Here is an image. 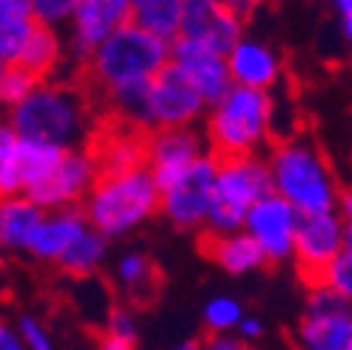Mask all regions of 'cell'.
<instances>
[{
    "instance_id": "13",
    "label": "cell",
    "mask_w": 352,
    "mask_h": 350,
    "mask_svg": "<svg viewBox=\"0 0 352 350\" xmlns=\"http://www.w3.org/2000/svg\"><path fill=\"white\" fill-rule=\"evenodd\" d=\"M299 218L302 213L288 199H283L280 194H269L254 202V207L246 213L243 230L266 252L269 264H283V260L294 258Z\"/></svg>"
},
{
    "instance_id": "17",
    "label": "cell",
    "mask_w": 352,
    "mask_h": 350,
    "mask_svg": "<svg viewBox=\"0 0 352 350\" xmlns=\"http://www.w3.org/2000/svg\"><path fill=\"white\" fill-rule=\"evenodd\" d=\"M90 149L98 160L101 174H123L146 168L148 163V132L138 126H129L118 121L115 126H107L93 135Z\"/></svg>"
},
{
    "instance_id": "14",
    "label": "cell",
    "mask_w": 352,
    "mask_h": 350,
    "mask_svg": "<svg viewBox=\"0 0 352 350\" xmlns=\"http://www.w3.org/2000/svg\"><path fill=\"white\" fill-rule=\"evenodd\" d=\"M207 152H210L207 135L199 132L196 126L157 129V132H148V163L146 165L162 191L176 177H182V174Z\"/></svg>"
},
{
    "instance_id": "23",
    "label": "cell",
    "mask_w": 352,
    "mask_h": 350,
    "mask_svg": "<svg viewBox=\"0 0 352 350\" xmlns=\"http://www.w3.org/2000/svg\"><path fill=\"white\" fill-rule=\"evenodd\" d=\"M115 283L131 305H146L160 291V272L143 252H123L115 260Z\"/></svg>"
},
{
    "instance_id": "34",
    "label": "cell",
    "mask_w": 352,
    "mask_h": 350,
    "mask_svg": "<svg viewBox=\"0 0 352 350\" xmlns=\"http://www.w3.org/2000/svg\"><path fill=\"white\" fill-rule=\"evenodd\" d=\"M338 213H341V222H344V249L352 252V188L341 194Z\"/></svg>"
},
{
    "instance_id": "24",
    "label": "cell",
    "mask_w": 352,
    "mask_h": 350,
    "mask_svg": "<svg viewBox=\"0 0 352 350\" xmlns=\"http://www.w3.org/2000/svg\"><path fill=\"white\" fill-rule=\"evenodd\" d=\"M65 152L67 149H59V146L45 143V141L20 138L17 141V152H14V183H17V191L25 194L39 180H45L48 174L59 165Z\"/></svg>"
},
{
    "instance_id": "36",
    "label": "cell",
    "mask_w": 352,
    "mask_h": 350,
    "mask_svg": "<svg viewBox=\"0 0 352 350\" xmlns=\"http://www.w3.org/2000/svg\"><path fill=\"white\" fill-rule=\"evenodd\" d=\"M221 3L238 17V20H249V17H254L257 14V9L263 6V3H266V0H221Z\"/></svg>"
},
{
    "instance_id": "27",
    "label": "cell",
    "mask_w": 352,
    "mask_h": 350,
    "mask_svg": "<svg viewBox=\"0 0 352 350\" xmlns=\"http://www.w3.org/2000/svg\"><path fill=\"white\" fill-rule=\"evenodd\" d=\"M107 255H109V238L96 227H87V233L65 252V258L56 267L73 278H90L104 267Z\"/></svg>"
},
{
    "instance_id": "28",
    "label": "cell",
    "mask_w": 352,
    "mask_h": 350,
    "mask_svg": "<svg viewBox=\"0 0 352 350\" xmlns=\"http://www.w3.org/2000/svg\"><path fill=\"white\" fill-rule=\"evenodd\" d=\"M201 317H204V325H207L210 333H232V331H238V325L246 317V311H243V305L235 297L218 294V297L207 300Z\"/></svg>"
},
{
    "instance_id": "38",
    "label": "cell",
    "mask_w": 352,
    "mask_h": 350,
    "mask_svg": "<svg viewBox=\"0 0 352 350\" xmlns=\"http://www.w3.org/2000/svg\"><path fill=\"white\" fill-rule=\"evenodd\" d=\"M263 331H266V328H263V322H260L257 317H252V314H246V317L241 320V325H238V336H241L246 344L254 342V339H260Z\"/></svg>"
},
{
    "instance_id": "5",
    "label": "cell",
    "mask_w": 352,
    "mask_h": 350,
    "mask_svg": "<svg viewBox=\"0 0 352 350\" xmlns=\"http://www.w3.org/2000/svg\"><path fill=\"white\" fill-rule=\"evenodd\" d=\"M160 199L162 191L146 165L123 174H101L81 210L90 227L115 241L154 218L160 213Z\"/></svg>"
},
{
    "instance_id": "16",
    "label": "cell",
    "mask_w": 352,
    "mask_h": 350,
    "mask_svg": "<svg viewBox=\"0 0 352 350\" xmlns=\"http://www.w3.org/2000/svg\"><path fill=\"white\" fill-rule=\"evenodd\" d=\"M179 37L230 54L232 45L243 37V20H238L221 0H185Z\"/></svg>"
},
{
    "instance_id": "44",
    "label": "cell",
    "mask_w": 352,
    "mask_h": 350,
    "mask_svg": "<svg viewBox=\"0 0 352 350\" xmlns=\"http://www.w3.org/2000/svg\"><path fill=\"white\" fill-rule=\"evenodd\" d=\"M6 252H9V249H6L3 244H0V264H3V255H6Z\"/></svg>"
},
{
    "instance_id": "15",
    "label": "cell",
    "mask_w": 352,
    "mask_h": 350,
    "mask_svg": "<svg viewBox=\"0 0 352 350\" xmlns=\"http://www.w3.org/2000/svg\"><path fill=\"white\" fill-rule=\"evenodd\" d=\"M170 65L207 99V104H215L235 84L227 54L185 37H176L170 42Z\"/></svg>"
},
{
    "instance_id": "12",
    "label": "cell",
    "mask_w": 352,
    "mask_h": 350,
    "mask_svg": "<svg viewBox=\"0 0 352 350\" xmlns=\"http://www.w3.org/2000/svg\"><path fill=\"white\" fill-rule=\"evenodd\" d=\"M344 252V222L338 210L307 213L299 218L294 260L307 289L316 286L324 269Z\"/></svg>"
},
{
    "instance_id": "37",
    "label": "cell",
    "mask_w": 352,
    "mask_h": 350,
    "mask_svg": "<svg viewBox=\"0 0 352 350\" xmlns=\"http://www.w3.org/2000/svg\"><path fill=\"white\" fill-rule=\"evenodd\" d=\"M0 350H28L23 336H20V331L6 325L3 320H0Z\"/></svg>"
},
{
    "instance_id": "7",
    "label": "cell",
    "mask_w": 352,
    "mask_h": 350,
    "mask_svg": "<svg viewBox=\"0 0 352 350\" xmlns=\"http://www.w3.org/2000/svg\"><path fill=\"white\" fill-rule=\"evenodd\" d=\"M207 99L173 65H168L148 84L140 129L143 132H157V129L196 126L207 118Z\"/></svg>"
},
{
    "instance_id": "9",
    "label": "cell",
    "mask_w": 352,
    "mask_h": 350,
    "mask_svg": "<svg viewBox=\"0 0 352 350\" xmlns=\"http://www.w3.org/2000/svg\"><path fill=\"white\" fill-rule=\"evenodd\" d=\"M215 171H218V157L207 152L182 177H176L168 188H162L160 213L176 230L204 233L207 216L212 207V194H215Z\"/></svg>"
},
{
    "instance_id": "2",
    "label": "cell",
    "mask_w": 352,
    "mask_h": 350,
    "mask_svg": "<svg viewBox=\"0 0 352 350\" xmlns=\"http://www.w3.org/2000/svg\"><path fill=\"white\" fill-rule=\"evenodd\" d=\"M168 65L170 42L135 23H126L101 42L81 73L90 84V93L98 101H107L118 93L146 90L151 79Z\"/></svg>"
},
{
    "instance_id": "11",
    "label": "cell",
    "mask_w": 352,
    "mask_h": 350,
    "mask_svg": "<svg viewBox=\"0 0 352 350\" xmlns=\"http://www.w3.org/2000/svg\"><path fill=\"white\" fill-rule=\"evenodd\" d=\"M131 6L135 0H81L73 23L65 31L67 62L81 70L107 37L131 23Z\"/></svg>"
},
{
    "instance_id": "22",
    "label": "cell",
    "mask_w": 352,
    "mask_h": 350,
    "mask_svg": "<svg viewBox=\"0 0 352 350\" xmlns=\"http://www.w3.org/2000/svg\"><path fill=\"white\" fill-rule=\"evenodd\" d=\"M65 62H67L65 31L36 23V28L31 31L25 48H23V54H20V59L14 65L25 68L28 73H34L42 81V79H56V73H59V68Z\"/></svg>"
},
{
    "instance_id": "45",
    "label": "cell",
    "mask_w": 352,
    "mask_h": 350,
    "mask_svg": "<svg viewBox=\"0 0 352 350\" xmlns=\"http://www.w3.org/2000/svg\"><path fill=\"white\" fill-rule=\"evenodd\" d=\"M3 129H6V121H3V118H0V135H3Z\"/></svg>"
},
{
    "instance_id": "10",
    "label": "cell",
    "mask_w": 352,
    "mask_h": 350,
    "mask_svg": "<svg viewBox=\"0 0 352 350\" xmlns=\"http://www.w3.org/2000/svg\"><path fill=\"white\" fill-rule=\"evenodd\" d=\"M101 177L98 160L90 146L67 149L59 160V165L48 174L45 180H39L34 188L25 194L45 210H59V207H81L96 188Z\"/></svg>"
},
{
    "instance_id": "39",
    "label": "cell",
    "mask_w": 352,
    "mask_h": 350,
    "mask_svg": "<svg viewBox=\"0 0 352 350\" xmlns=\"http://www.w3.org/2000/svg\"><path fill=\"white\" fill-rule=\"evenodd\" d=\"M96 350H135V339H123V336H115V333H101Z\"/></svg>"
},
{
    "instance_id": "29",
    "label": "cell",
    "mask_w": 352,
    "mask_h": 350,
    "mask_svg": "<svg viewBox=\"0 0 352 350\" xmlns=\"http://www.w3.org/2000/svg\"><path fill=\"white\" fill-rule=\"evenodd\" d=\"M36 84H39V79L34 73H28L20 65H9L6 73H3V79H0V110L9 112L17 104H23L31 96V90H34Z\"/></svg>"
},
{
    "instance_id": "46",
    "label": "cell",
    "mask_w": 352,
    "mask_h": 350,
    "mask_svg": "<svg viewBox=\"0 0 352 350\" xmlns=\"http://www.w3.org/2000/svg\"><path fill=\"white\" fill-rule=\"evenodd\" d=\"M243 350H263V347H254V344H246Z\"/></svg>"
},
{
    "instance_id": "31",
    "label": "cell",
    "mask_w": 352,
    "mask_h": 350,
    "mask_svg": "<svg viewBox=\"0 0 352 350\" xmlns=\"http://www.w3.org/2000/svg\"><path fill=\"white\" fill-rule=\"evenodd\" d=\"M319 283H324L327 289H333L336 294H341L346 302H352V252L349 249H344L333 260V264L324 269V275H322Z\"/></svg>"
},
{
    "instance_id": "6",
    "label": "cell",
    "mask_w": 352,
    "mask_h": 350,
    "mask_svg": "<svg viewBox=\"0 0 352 350\" xmlns=\"http://www.w3.org/2000/svg\"><path fill=\"white\" fill-rule=\"evenodd\" d=\"M274 194L272 168L266 154L218 157L215 194L204 233H235L243 230L246 213L263 196Z\"/></svg>"
},
{
    "instance_id": "26",
    "label": "cell",
    "mask_w": 352,
    "mask_h": 350,
    "mask_svg": "<svg viewBox=\"0 0 352 350\" xmlns=\"http://www.w3.org/2000/svg\"><path fill=\"white\" fill-rule=\"evenodd\" d=\"M185 0H135L131 6V23L173 42L182 31Z\"/></svg>"
},
{
    "instance_id": "18",
    "label": "cell",
    "mask_w": 352,
    "mask_h": 350,
    "mask_svg": "<svg viewBox=\"0 0 352 350\" xmlns=\"http://www.w3.org/2000/svg\"><path fill=\"white\" fill-rule=\"evenodd\" d=\"M90 222L81 207H59V210H45L39 227L34 230L25 255H31L39 264H59L65 252L87 233Z\"/></svg>"
},
{
    "instance_id": "20",
    "label": "cell",
    "mask_w": 352,
    "mask_h": 350,
    "mask_svg": "<svg viewBox=\"0 0 352 350\" xmlns=\"http://www.w3.org/2000/svg\"><path fill=\"white\" fill-rule=\"evenodd\" d=\"M204 255L218 264L227 275H249L269 264L266 252L257 247V241L246 230L235 233H201Z\"/></svg>"
},
{
    "instance_id": "41",
    "label": "cell",
    "mask_w": 352,
    "mask_h": 350,
    "mask_svg": "<svg viewBox=\"0 0 352 350\" xmlns=\"http://www.w3.org/2000/svg\"><path fill=\"white\" fill-rule=\"evenodd\" d=\"M341 37H344V42L352 48V14L349 17H341Z\"/></svg>"
},
{
    "instance_id": "19",
    "label": "cell",
    "mask_w": 352,
    "mask_h": 350,
    "mask_svg": "<svg viewBox=\"0 0 352 350\" xmlns=\"http://www.w3.org/2000/svg\"><path fill=\"white\" fill-rule=\"evenodd\" d=\"M232 81L241 87H254V90H274L283 79V62L280 54L263 39L241 37L232 51L227 54Z\"/></svg>"
},
{
    "instance_id": "3",
    "label": "cell",
    "mask_w": 352,
    "mask_h": 350,
    "mask_svg": "<svg viewBox=\"0 0 352 350\" xmlns=\"http://www.w3.org/2000/svg\"><path fill=\"white\" fill-rule=\"evenodd\" d=\"M277 104L269 90L232 84L210 104L204 118V135L215 157L266 154L274 146Z\"/></svg>"
},
{
    "instance_id": "30",
    "label": "cell",
    "mask_w": 352,
    "mask_h": 350,
    "mask_svg": "<svg viewBox=\"0 0 352 350\" xmlns=\"http://www.w3.org/2000/svg\"><path fill=\"white\" fill-rule=\"evenodd\" d=\"M81 0H31V12L39 25H51L59 31H67V25L76 17Z\"/></svg>"
},
{
    "instance_id": "33",
    "label": "cell",
    "mask_w": 352,
    "mask_h": 350,
    "mask_svg": "<svg viewBox=\"0 0 352 350\" xmlns=\"http://www.w3.org/2000/svg\"><path fill=\"white\" fill-rule=\"evenodd\" d=\"M107 333L138 342V317H135V311L126 309V305H115V309L107 314Z\"/></svg>"
},
{
    "instance_id": "1",
    "label": "cell",
    "mask_w": 352,
    "mask_h": 350,
    "mask_svg": "<svg viewBox=\"0 0 352 350\" xmlns=\"http://www.w3.org/2000/svg\"><path fill=\"white\" fill-rule=\"evenodd\" d=\"M9 126L20 138L45 141L59 149L90 146L93 99L67 79H42L31 96L6 112Z\"/></svg>"
},
{
    "instance_id": "25",
    "label": "cell",
    "mask_w": 352,
    "mask_h": 350,
    "mask_svg": "<svg viewBox=\"0 0 352 350\" xmlns=\"http://www.w3.org/2000/svg\"><path fill=\"white\" fill-rule=\"evenodd\" d=\"M34 28L31 0H0V59L14 65Z\"/></svg>"
},
{
    "instance_id": "8",
    "label": "cell",
    "mask_w": 352,
    "mask_h": 350,
    "mask_svg": "<svg viewBox=\"0 0 352 350\" xmlns=\"http://www.w3.org/2000/svg\"><path fill=\"white\" fill-rule=\"evenodd\" d=\"M294 342L299 350H352V302L324 283L311 286Z\"/></svg>"
},
{
    "instance_id": "35",
    "label": "cell",
    "mask_w": 352,
    "mask_h": 350,
    "mask_svg": "<svg viewBox=\"0 0 352 350\" xmlns=\"http://www.w3.org/2000/svg\"><path fill=\"white\" fill-rule=\"evenodd\" d=\"M246 342L232 333H210V339L201 344V350H243Z\"/></svg>"
},
{
    "instance_id": "4",
    "label": "cell",
    "mask_w": 352,
    "mask_h": 350,
    "mask_svg": "<svg viewBox=\"0 0 352 350\" xmlns=\"http://www.w3.org/2000/svg\"><path fill=\"white\" fill-rule=\"evenodd\" d=\"M274 194L288 199L302 216L338 210L341 188L324 152L307 138H283L266 152Z\"/></svg>"
},
{
    "instance_id": "43",
    "label": "cell",
    "mask_w": 352,
    "mask_h": 350,
    "mask_svg": "<svg viewBox=\"0 0 352 350\" xmlns=\"http://www.w3.org/2000/svg\"><path fill=\"white\" fill-rule=\"evenodd\" d=\"M6 68H9V62H6V59H0V79H3V73H6Z\"/></svg>"
},
{
    "instance_id": "21",
    "label": "cell",
    "mask_w": 352,
    "mask_h": 350,
    "mask_svg": "<svg viewBox=\"0 0 352 350\" xmlns=\"http://www.w3.org/2000/svg\"><path fill=\"white\" fill-rule=\"evenodd\" d=\"M42 216L45 207H39L28 194L0 196V244L9 252H25Z\"/></svg>"
},
{
    "instance_id": "32",
    "label": "cell",
    "mask_w": 352,
    "mask_h": 350,
    "mask_svg": "<svg viewBox=\"0 0 352 350\" xmlns=\"http://www.w3.org/2000/svg\"><path fill=\"white\" fill-rule=\"evenodd\" d=\"M17 331H20V336H23V342H25L28 350H56V344H54L48 328L42 325L36 317H31V314H23V317H20Z\"/></svg>"
},
{
    "instance_id": "40",
    "label": "cell",
    "mask_w": 352,
    "mask_h": 350,
    "mask_svg": "<svg viewBox=\"0 0 352 350\" xmlns=\"http://www.w3.org/2000/svg\"><path fill=\"white\" fill-rule=\"evenodd\" d=\"M330 3L338 12V17H349L352 14V0H330Z\"/></svg>"
},
{
    "instance_id": "42",
    "label": "cell",
    "mask_w": 352,
    "mask_h": 350,
    "mask_svg": "<svg viewBox=\"0 0 352 350\" xmlns=\"http://www.w3.org/2000/svg\"><path fill=\"white\" fill-rule=\"evenodd\" d=\"M170 350H201V342H196V339H185V342H179V344H173Z\"/></svg>"
}]
</instances>
